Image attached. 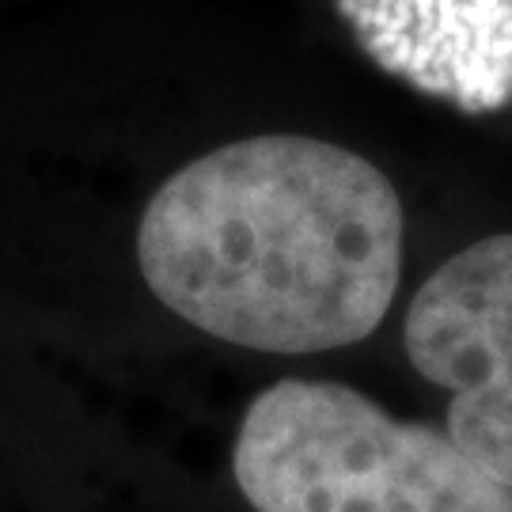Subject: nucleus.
Here are the masks:
<instances>
[{
	"label": "nucleus",
	"mask_w": 512,
	"mask_h": 512,
	"mask_svg": "<svg viewBox=\"0 0 512 512\" xmlns=\"http://www.w3.org/2000/svg\"><path fill=\"white\" fill-rule=\"evenodd\" d=\"M399 190L365 156L262 133L167 179L137 228L152 296L209 338L258 353L365 342L403 277Z\"/></svg>",
	"instance_id": "f257e3e1"
},
{
	"label": "nucleus",
	"mask_w": 512,
	"mask_h": 512,
	"mask_svg": "<svg viewBox=\"0 0 512 512\" xmlns=\"http://www.w3.org/2000/svg\"><path fill=\"white\" fill-rule=\"evenodd\" d=\"M232 475L255 512H512V486L357 387L281 380L239 421Z\"/></svg>",
	"instance_id": "f03ea898"
},
{
	"label": "nucleus",
	"mask_w": 512,
	"mask_h": 512,
	"mask_svg": "<svg viewBox=\"0 0 512 512\" xmlns=\"http://www.w3.org/2000/svg\"><path fill=\"white\" fill-rule=\"evenodd\" d=\"M406 357L448 391V437L512 486V232L452 255L410 300Z\"/></svg>",
	"instance_id": "7ed1b4c3"
},
{
	"label": "nucleus",
	"mask_w": 512,
	"mask_h": 512,
	"mask_svg": "<svg viewBox=\"0 0 512 512\" xmlns=\"http://www.w3.org/2000/svg\"><path fill=\"white\" fill-rule=\"evenodd\" d=\"M384 73L467 114L512 103V0H334Z\"/></svg>",
	"instance_id": "20e7f679"
}]
</instances>
